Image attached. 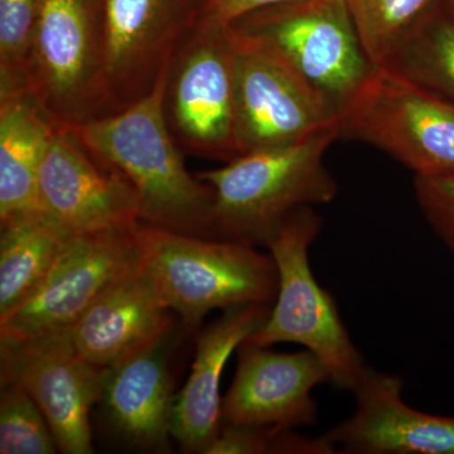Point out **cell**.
<instances>
[{"mask_svg":"<svg viewBox=\"0 0 454 454\" xmlns=\"http://www.w3.org/2000/svg\"><path fill=\"white\" fill-rule=\"evenodd\" d=\"M164 79L127 109L70 129L128 179L143 223L215 239L211 187L188 172L164 121Z\"/></svg>","mask_w":454,"mask_h":454,"instance_id":"obj_1","label":"cell"},{"mask_svg":"<svg viewBox=\"0 0 454 454\" xmlns=\"http://www.w3.org/2000/svg\"><path fill=\"white\" fill-rule=\"evenodd\" d=\"M337 139L333 127L298 145L239 155L197 173L214 193L215 239L267 247L293 212L333 202L339 186L325 155Z\"/></svg>","mask_w":454,"mask_h":454,"instance_id":"obj_2","label":"cell"},{"mask_svg":"<svg viewBox=\"0 0 454 454\" xmlns=\"http://www.w3.org/2000/svg\"><path fill=\"white\" fill-rule=\"evenodd\" d=\"M139 234L142 267L186 328L196 327L214 309L276 301L278 273L270 253L146 223Z\"/></svg>","mask_w":454,"mask_h":454,"instance_id":"obj_3","label":"cell"},{"mask_svg":"<svg viewBox=\"0 0 454 454\" xmlns=\"http://www.w3.org/2000/svg\"><path fill=\"white\" fill-rule=\"evenodd\" d=\"M27 92L57 128L112 115L104 0H38Z\"/></svg>","mask_w":454,"mask_h":454,"instance_id":"obj_4","label":"cell"},{"mask_svg":"<svg viewBox=\"0 0 454 454\" xmlns=\"http://www.w3.org/2000/svg\"><path fill=\"white\" fill-rule=\"evenodd\" d=\"M239 40L267 51L339 112L363 88L370 61L348 0H297L250 12L229 25Z\"/></svg>","mask_w":454,"mask_h":454,"instance_id":"obj_5","label":"cell"},{"mask_svg":"<svg viewBox=\"0 0 454 454\" xmlns=\"http://www.w3.org/2000/svg\"><path fill=\"white\" fill-rule=\"evenodd\" d=\"M321 227L315 208H301L269 240L278 273L277 297L267 321L247 340L264 348L284 342L303 346L324 361L330 382L351 391L366 365L333 294L319 286L310 268L309 247Z\"/></svg>","mask_w":454,"mask_h":454,"instance_id":"obj_6","label":"cell"},{"mask_svg":"<svg viewBox=\"0 0 454 454\" xmlns=\"http://www.w3.org/2000/svg\"><path fill=\"white\" fill-rule=\"evenodd\" d=\"M339 130L419 177L454 176V104L385 66L340 110Z\"/></svg>","mask_w":454,"mask_h":454,"instance_id":"obj_7","label":"cell"},{"mask_svg":"<svg viewBox=\"0 0 454 454\" xmlns=\"http://www.w3.org/2000/svg\"><path fill=\"white\" fill-rule=\"evenodd\" d=\"M164 121L182 153L230 162L236 142V43L229 26L195 27L170 59Z\"/></svg>","mask_w":454,"mask_h":454,"instance_id":"obj_8","label":"cell"},{"mask_svg":"<svg viewBox=\"0 0 454 454\" xmlns=\"http://www.w3.org/2000/svg\"><path fill=\"white\" fill-rule=\"evenodd\" d=\"M140 225L128 231L74 235L37 291L0 319V340L70 333L113 284L139 267Z\"/></svg>","mask_w":454,"mask_h":454,"instance_id":"obj_9","label":"cell"},{"mask_svg":"<svg viewBox=\"0 0 454 454\" xmlns=\"http://www.w3.org/2000/svg\"><path fill=\"white\" fill-rule=\"evenodd\" d=\"M232 37L239 155L298 145L339 127V112L288 66L267 51Z\"/></svg>","mask_w":454,"mask_h":454,"instance_id":"obj_10","label":"cell"},{"mask_svg":"<svg viewBox=\"0 0 454 454\" xmlns=\"http://www.w3.org/2000/svg\"><path fill=\"white\" fill-rule=\"evenodd\" d=\"M104 370L77 352L70 333L0 340V381L28 391L62 453H94L90 413L100 400Z\"/></svg>","mask_w":454,"mask_h":454,"instance_id":"obj_11","label":"cell"},{"mask_svg":"<svg viewBox=\"0 0 454 454\" xmlns=\"http://www.w3.org/2000/svg\"><path fill=\"white\" fill-rule=\"evenodd\" d=\"M38 205L74 235L128 231L143 223L128 179L70 128H56L51 138Z\"/></svg>","mask_w":454,"mask_h":454,"instance_id":"obj_12","label":"cell"},{"mask_svg":"<svg viewBox=\"0 0 454 454\" xmlns=\"http://www.w3.org/2000/svg\"><path fill=\"white\" fill-rule=\"evenodd\" d=\"M195 28V0H104L106 77L114 112L151 94Z\"/></svg>","mask_w":454,"mask_h":454,"instance_id":"obj_13","label":"cell"},{"mask_svg":"<svg viewBox=\"0 0 454 454\" xmlns=\"http://www.w3.org/2000/svg\"><path fill=\"white\" fill-rule=\"evenodd\" d=\"M330 381L324 361L309 349L292 354L241 343L234 381L223 399V424L295 429L313 426L316 387Z\"/></svg>","mask_w":454,"mask_h":454,"instance_id":"obj_14","label":"cell"},{"mask_svg":"<svg viewBox=\"0 0 454 454\" xmlns=\"http://www.w3.org/2000/svg\"><path fill=\"white\" fill-rule=\"evenodd\" d=\"M400 376L365 367L354 414L325 433L343 454H454V417L424 413L403 399Z\"/></svg>","mask_w":454,"mask_h":454,"instance_id":"obj_15","label":"cell"},{"mask_svg":"<svg viewBox=\"0 0 454 454\" xmlns=\"http://www.w3.org/2000/svg\"><path fill=\"white\" fill-rule=\"evenodd\" d=\"M273 304H244L223 309L202 331L184 387L176 394L170 433L184 450L206 453L223 428L221 376L232 352L267 321Z\"/></svg>","mask_w":454,"mask_h":454,"instance_id":"obj_16","label":"cell"},{"mask_svg":"<svg viewBox=\"0 0 454 454\" xmlns=\"http://www.w3.org/2000/svg\"><path fill=\"white\" fill-rule=\"evenodd\" d=\"M172 312L140 262L86 310L71 340L82 357L106 369L168 336Z\"/></svg>","mask_w":454,"mask_h":454,"instance_id":"obj_17","label":"cell"},{"mask_svg":"<svg viewBox=\"0 0 454 454\" xmlns=\"http://www.w3.org/2000/svg\"><path fill=\"white\" fill-rule=\"evenodd\" d=\"M172 333L152 348L106 367L98 403L114 434L143 452H169L173 379L168 365Z\"/></svg>","mask_w":454,"mask_h":454,"instance_id":"obj_18","label":"cell"},{"mask_svg":"<svg viewBox=\"0 0 454 454\" xmlns=\"http://www.w3.org/2000/svg\"><path fill=\"white\" fill-rule=\"evenodd\" d=\"M56 125L28 92L0 98V223L38 210V177Z\"/></svg>","mask_w":454,"mask_h":454,"instance_id":"obj_19","label":"cell"},{"mask_svg":"<svg viewBox=\"0 0 454 454\" xmlns=\"http://www.w3.org/2000/svg\"><path fill=\"white\" fill-rule=\"evenodd\" d=\"M0 223L2 319L37 291L74 234L41 208Z\"/></svg>","mask_w":454,"mask_h":454,"instance_id":"obj_20","label":"cell"},{"mask_svg":"<svg viewBox=\"0 0 454 454\" xmlns=\"http://www.w3.org/2000/svg\"><path fill=\"white\" fill-rule=\"evenodd\" d=\"M385 67L454 104V12L444 0L427 12Z\"/></svg>","mask_w":454,"mask_h":454,"instance_id":"obj_21","label":"cell"},{"mask_svg":"<svg viewBox=\"0 0 454 454\" xmlns=\"http://www.w3.org/2000/svg\"><path fill=\"white\" fill-rule=\"evenodd\" d=\"M437 0H348L349 11L370 61H390L406 35Z\"/></svg>","mask_w":454,"mask_h":454,"instance_id":"obj_22","label":"cell"},{"mask_svg":"<svg viewBox=\"0 0 454 454\" xmlns=\"http://www.w3.org/2000/svg\"><path fill=\"white\" fill-rule=\"evenodd\" d=\"M56 452L55 435L28 391L16 381H0V453Z\"/></svg>","mask_w":454,"mask_h":454,"instance_id":"obj_23","label":"cell"},{"mask_svg":"<svg viewBox=\"0 0 454 454\" xmlns=\"http://www.w3.org/2000/svg\"><path fill=\"white\" fill-rule=\"evenodd\" d=\"M38 0H0V98L27 92Z\"/></svg>","mask_w":454,"mask_h":454,"instance_id":"obj_24","label":"cell"},{"mask_svg":"<svg viewBox=\"0 0 454 454\" xmlns=\"http://www.w3.org/2000/svg\"><path fill=\"white\" fill-rule=\"evenodd\" d=\"M318 438H309L294 429L223 424L219 435L205 454H317Z\"/></svg>","mask_w":454,"mask_h":454,"instance_id":"obj_25","label":"cell"},{"mask_svg":"<svg viewBox=\"0 0 454 454\" xmlns=\"http://www.w3.org/2000/svg\"><path fill=\"white\" fill-rule=\"evenodd\" d=\"M414 192L424 219L454 253V176H415Z\"/></svg>","mask_w":454,"mask_h":454,"instance_id":"obj_26","label":"cell"},{"mask_svg":"<svg viewBox=\"0 0 454 454\" xmlns=\"http://www.w3.org/2000/svg\"><path fill=\"white\" fill-rule=\"evenodd\" d=\"M297 0H195V27L229 26L258 9Z\"/></svg>","mask_w":454,"mask_h":454,"instance_id":"obj_27","label":"cell"},{"mask_svg":"<svg viewBox=\"0 0 454 454\" xmlns=\"http://www.w3.org/2000/svg\"><path fill=\"white\" fill-rule=\"evenodd\" d=\"M444 3L454 12V0H444Z\"/></svg>","mask_w":454,"mask_h":454,"instance_id":"obj_28","label":"cell"}]
</instances>
